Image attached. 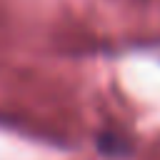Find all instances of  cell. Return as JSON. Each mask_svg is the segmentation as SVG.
Instances as JSON below:
<instances>
[{"label":"cell","instance_id":"1","mask_svg":"<svg viewBox=\"0 0 160 160\" xmlns=\"http://www.w3.org/2000/svg\"><path fill=\"white\" fill-rule=\"evenodd\" d=\"M118 140H122V138H118V135H110V132H102V135H98V145H100L105 152H120V150H125V145H122V142H118Z\"/></svg>","mask_w":160,"mask_h":160}]
</instances>
